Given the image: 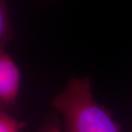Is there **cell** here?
<instances>
[{"mask_svg":"<svg viewBox=\"0 0 132 132\" xmlns=\"http://www.w3.org/2000/svg\"><path fill=\"white\" fill-rule=\"evenodd\" d=\"M13 38L14 29L10 20L7 4L5 0H0V48H5Z\"/></svg>","mask_w":132,"mask_h":132,"instance_id":"3957f363","label":"cell"},{"mask_svg":"<svg viewBox=\"0 0 132 132\" xmlns=\"http://www.w3.org/2000/svg\"><path fill=\"white\" fill-rule=\"evenodd\" d=\"M21 84V73L5 48H0V107L7 111L15 103Z\"/></svg>","mask_w":132,"mask_h":132,"instance_id":"7a4b0ae2","label":"cell"},{"mask_svg":"<svg viewBox=\"0 0 132 132\" xmlns=\"http://www.w3.org/2000/svg\"><path fill=\"white\" fill-rule=\"evenodd\" d=\"M58 115L59 113L54 110L45 119L44 122L40 125L37 132H62L59 122Z\"/></svg>","mask_w":132,"mask_h":132,"instance_id":"5b68a950","label":"cell"},{"mask_svg":"<svg viewBox=\"0 0 132 132\" xmlns=\"http://www.w3.org/2000/svg\"><path fill=\"white\" fill-rule=\"evenodd\" d=\"M25 122L17 120L7 111L0 110V132H21Z\"/></svg>","mask_w":132,"mask_h":132,"instance_id":"277c9868","label":"cell"},{"mask_svg":"<svg viewBox=\"0 0 132 132\" xmlns=\"http://www.w3.org/2000/svg\"><path fill=\"white\" fill-rule=\"evenodd\" d=\"M50 106L63 118L64 132H123L110 110L93 97L88 76L71 78Z\"/></svg>","mask_w":132,"mask_h":132,"instance_id":"6da1fadb","label":"cell"}]
</instances>
